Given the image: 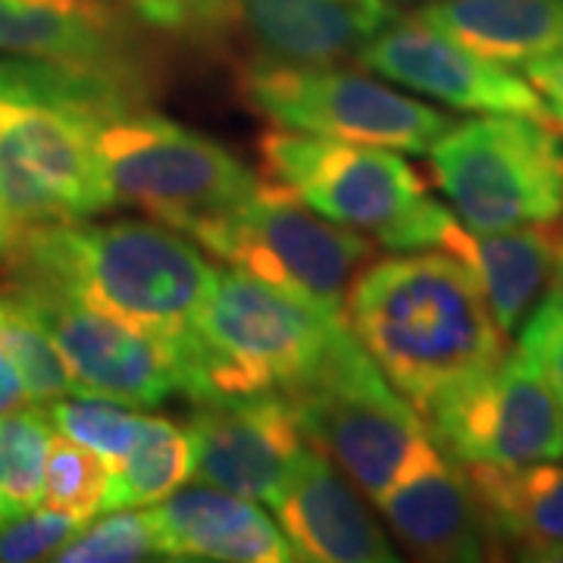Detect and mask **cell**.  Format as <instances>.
Listing matches in <instances>:
<instances>
[{"instance_id":"cell-1","label":"cell","mask_w":563,"mask_h":563,"mask_svg":"<svg viewBox=\"0 0 563 563\" xmlns=\"http://www.w3.org/2000/svg\"><path fill=\"white\" fill-rule=\"evenodd\" d=\"M344 320L420 413L507 354L476 276L444 251H398L363 266L347 285Z\"/></svg>"},{"instance_id":"cell-2","label":"cell","mask_w":563,"mask_h":563,"mask_svg":"<svg viewBox=\"0 0 563 563\" xmlns=\"http://www.w3.org/2000/svg\"><path fill=\"white\" fill-rule=\"evenodd\" d=\"M0 285H32L91 303L163 339H181L217 266L163 222H51L10 235Z\"/></svg>"},{"instance_id":"cell-3","label":"cell","mask_w":563,"mask_h":563,"mask_svg":"<svg viewBox=\"0 0 563 563\" xmlns=\"http://www.w3.org/2000/svg\"><path fill=\"white\" fill-rule=\"evenodd\" d=\"M351 335L344 313L295 298L242 269H217L195 325L176 339L191 404L291 395Z\"/></svg>"},{"instance_id":"cell-4","label":"cell","mask_w":563,"mask_h":563,"mask_svg":"<svg viewBox=\"0 0 563 563\" xmlns=\"http://www.w3.org/2000/svg\"><path fill=\"white\" fill-rule=\"evenodd\" d=\"M261 157L266 176L307 207L388 251H435L454 220L429 198L420 173L388 147L273 129L261 139Z\"/></svg>"},{"instance_id":"cell-5","label":"cell","mask_w":563,"mask_h":563,"mask_svg":"<svg viewBox=\"0 0 563 563\" xmlns=\"http://www.w3.org/2000/svg\"><path fill=\"white\" fill-rule=\"evenodd\" d=\"M288 404L307 442L339 463L369 501H383L442 451L420 410L385 379L354 332L310 383L288 395Z\"/></svg>"},{"instance_id":"cell-6","label":"cell","mask_w":563,"mask_h":563,"mask_svg":"<svg viewBox=\"0 0 563 563\" xmlns=\"http://www.w3.org/2000/svg\"><path fill=\"white\" fill-rule=\"evenodd\" d=\"M95 154L113 207L141 210L191 242L257 185V176L220 141L154 110L98 125Z\"/></svg>"},{"instance_id":"cell-7","label":"cell","mask_w":563,"mask_h":563,"mask_svg":"<svg viewBox=\"0 0 563 563\" xmlns=\"http://www.w3.org/2000/svg\"><path fill=\"white\" fill-rule=\"evenodd\" d=\"M432 179L473 232H498L563 213V154L551 122L483 113L451 122L429 151Z\"/></svg>"},{"instance_id":"cell-8","label":"cell","mask_w":563,"mask_h":563,"mask_svg":"<svg viewBox=\"0 0 563 563\" xmlns=\"http://www.w3.org/2000/svg\"><path fill=\"white\" fill-rule=\"evenodd\" d=\"M244 103L279 129L322 139L426 154L451 117L339 63H279L251 57L239 69Z\"/></svg>"},{"instance_id":"cell-9","label":"cell","mask_w":563,"mask_h":563,"mask_svg":"<svg viewBox=\"0 0 563 563\" xmlns=\"http://www.w3.org/2000/svg\"><path fill=\"white\" fill-rule=\"evenodd\" d=\"M195 242L217 261L335 313H344L347 285L373 254L366 235L325 220L269 176Z\"/></svg>"},{"instance_id":"cell-10","label":"cell","mask_w":563,"mask_h":563,"mask_svg":"<svg viewBox=\"0 0 563 563\" xmlns=\"http://www.w3.org/2000/svg\"><path fill=\"white\" fill-rule=\"evenodd\" d=\"M98 125L60 107L0 98V220L13 232L110 210Z\"/></svg>"},{"instance_id":"cell-11","label":"cell","mask_w":563,"mask_h":563,"mask_svg":"<svg viewBox=\"0 0 563 563\" xmlns=\"http://www.w3.org/2000/svg\"><path fill=\"white\" fill-rule=\"evenodd\" d=\"M422 420L457 463L523 466L563 457V407L520 347L426 410Z\"/></svg>"},{"instance_id":"cell-12","label":"cell","mask_w":563,"mask_h":563,"mask_svg":"<svg viewBox=\"0 0 563 563\" xmlns=\"http://www.w3.org/2000/svg\"><path fill=\"white\" fill-rule=\"evenodd\" d=\"M44 325L81 395H101L129 407H157L181 395L176 339L117 320L91 303L32 285H0Z\"/></svg>"},{"instance_id":"cell-13","label":"cell","mask_w":563,"mask_h":563,"mask_svg":"<svg viewBox=\"0 0 563 563\" xmlns=\"http://www.w3.org/2000/svg\"><path fill=\"white\" fill-rule=\"evenodd\" d=\"M354 60L391 85L413 95L442 101L466 113H514L551 122L542 95L517 76L507 63L476 54L435 25L413 16H398L373 41H366Z\"/></svg>"},{"instance_id":"cell-14","label":"cell","mask_w":563,"mask_h":563,"mask_svg":"<svg viewBox=\"0 0 563 563\" xmlns=\"http://www.w3.org/2000/svg\"><path fill=\"white\" fill-rule=\"evenodd\" d=\"M188 439L201 483L269 507L310 444L285 395L195 404Z\"/></svg>"},{"instance_id":"cell-15","label":"cell","mask_w":563,"mask_h":563,"mask_svg":"<svg viewBox=\"0 0 563 563\" xmlns=\"http://www.w3.org/2000/svg\"><path fill=\"white\" fill-rule=\"evenodd\" d=\"M276 520L301 561L317 563H395L398 554L357 485L339 466L307 444L288 485L273 504Z\"/></svg>"},{"instance_id":"cell-16","label":"cell","mask_w":563,"mask_h":563,"mask_svg":"<svg viewBox=\"0 0 563 563\" xmlns=\"http://www.w3.org/2000/svg\"><path fill=\"white\" fill-rule=\"evenodd\" d=\"M379 504L398 542L420 561L476 563L504 558L463 463L444 451L417 466Z\"/></svg>"},{"instance_id":"cell-17","label":"cell","mask_w":563,"mask_h":563,"mask_svg":"<svg viewBox=\"0 0 563 563\" xmlns=\"http://www.w3.org/2000/svg\"><path fill=\"white\" fill-rule=\"evenodd\" d=\"M151 523L163 561L220 563H295V544L257 504L217 485L176 488L154 504Z\"/></svg>"},{"instance_id":"cell-18","label":"cell","mask_w":563,"mask_h":563,"mask_svg":"<svg viewBox=\"0 0 563 563\" xmlns=\"http://www.w3.org/2000/svg\"><path fill=\"white\" fill-rule=\"evenodd\" d=\"M398 16L388 0H232L229 29L263 60L342 63Z\"/></svg>"},{"instance_id":"cell-19","label":"cell","mask_w":563,"mask_h":563,"mask_svg":"<svg viewBox=\"0 0 563 563\" xmlns=\"http://www.w3.org/2000/svg\"><path fill=\"white\" fill-rule=\"evenodd\" d=\"M0 54L32 60L151 63L117 0H0Z\"/></svg>"},{"instance_id":"cell-20","label":"cell","mask_w":563,"mask_h":563,"mask_svg":"<svg viewBox=\"0 0 563 563\" xmlns=\"http://www.w3.org/2000/svg\"><path fill=\"white\" fill-rule=\"evenodd\" d=\"M563 235L554 222H532L498 232H473L457 217L444 225V251L476 276L488 310L504 335L517 332L554 279V261Z\"/></svg>"},{"instance_id":"cell-21","label":"cell","mask_w":563,"mask_h":563,"mask_svg":"<svg viewBox=\"0 0 563 563\" xmlns=\"http://www.w3.org/2000/svg\"><path fill=\"white\" fill-rule=\"evenodd\" d=\"M0 98L60 107L66 113L103 125L151 110L157 98V73L151 63L13 57L0 60Z\"/></svg>"},{"instance_id":"cell-22","label":"cell","mask_w":563,"mask_h":563,"mask_svg":"<svg viewBox=\"0 0 563 563\" xmlns=\"http://www.w3.org/2000/svg\"><path fill=\"white\" fill-rule=\"evenodd\" d=\"M417 16L507 66L563 54V0H429Z\"/></svg>"},{"instance_id":"cell-23","label":"cell","mask_w":563,"mask_h":563,"mask_svg":"<svg viewBox=\"0 0 563 563\" xmlns=\"http://www.w3.org/2000/svg\"><path fill=\"white\" fill-rule=\"evenodd\" d=\"M501 551L523 542H563V466L463 463Z\"/></svg>"},{"instance_id":"cell-24","label":"cell","mask_w":563,"mask_h":563,"mask_svg":"<svg viewBox=\"0 0 563 563\" xmlns=\"http://www.w3.org/2000/svg\"><path fill=\"white\" fill-rule=\"evenodd\" d=\"M195 473L188 429L163 417H144L132 451L110 466V485L103 498L107 510L154 507L169 498Z\"/></svg>"},{"instance_id":"cell-25","label":"cell","mask_w":563,"mask_h":563,"mask_svg":"<svg viewBox=\"0 0 563 563\" xmlns=\"http://www.w3.org/2000/svg\"><path fill=\"white\" fill-rule=\"evenodd\" d=\"M51 442L54 426L38 407L25 404L0 417V488L10 517L41 507Z\"/></svg>"},{"instance_id":"cell-26","label":"cell","mask_w":563,"mask_h":563,"mask_svg":"<svg viewBox=\"0 0 563 563\" xmlns=\"http://www.w3.org/2000/svg\"><path fill=\"white\" fill-rule=\"evenodd\" d=\"M0 347L20 366L32 404H51L66 395H81L54 339L3 288H0Z\"/></svg>"},{"instance_id":"cell-27","label":"cell","mask_w":563,"mask_h":563,"mask_svg":"<svg viewBox=\"0 0 563 563\" xmlns=\"http://www.w3.org/2000/svg\"><path fill=\"white\" fill-rule=\"evenodd\" d=\"M57 435L85 444L98 457L117 466L139 439L144 413L139 407L101 398V395H66L44 410Z\"/></svg>"},{"instance_id":"cell-28","label":"cell","mask_w":563,"mask_h":563,"mask_svg":"<svg viewBox=\"0 0 563 563\" xmlns=\"http://www.w3.org/2000/svg\"><path fill=\"white\" fill-rule=\"evenodd\" d=\"M110 485V463L88 451L85 444L73 442L54 432L44 470V507L69 514L81 526L91 523L103 514V498Z\"/></svg>"},{"instance_id":"cell-29","label":"cell","mask_w":563,"mask_h":563,"mask_svg":"<svg viewBox=\"0 0 563 563\" xmlns=\"http://www.w3.org/2000/svg\"><path fill=\"white\" fill-rule=\"evenodd\" d=\"M51 561L139 563L163 561V551L151 514H139V507H125V510H107L103 520L81 526Z\"/></svg>"},{"instance_id":"cell-30","label":"cell","mask_w":563,"mask_h":563,"mask_svg":"<svg viewBox=\"0 0 563 563\" xmlns=\"http://www.w3.org/2000/svg\"><path fill=\"white\" fill-rule=\"evenodd\" d=\"M122 10L154 32L179 38H217L229 29L232 0H117Z\"/></svg>"},{"instance_id":"cell-31","label":"cell","mask_w":563,"mask_h":563,"mask_svg":"<svg viewBox=\"0 0 563 563\" xmlns=\"http://www.w3.org/2000/svg\"><path fill=\"white\" fill-rule=\"evenodd\" d=\"M81 529L79 520L54 507H35L0 526V561L25 563L54 558Z\"/></svg>"},{"instance_id":"cell-32","label":"cell","mask_w":563,"mask_h":563,"mask_svg":"<svg viewBox=\"0 0 563 563\" xmlns=\"http://www.w3.org/2000/svg\"><path fill=\"white\" fill-rule=\"evenodd\" d=\"M520 351L539 366L548 388L563 407V295L551 285L544 301L520 325Z\"/></svg>"},{"instance_id":"cell-33","label":"cell","mask_w":563,"mask_h":563,"mask_svg":"<svg viewBox=\"0 0 563 563\" xmlns=\"http://www.w3.org/2000/svg\"><path fill=\"white\" fill-rule=\"evenodd\" d=\"M523 76L542 95L544 107L558 129H563V54L523 63Z\"/></svg>"},{"instance_id":"cell-34","label":"cell","mask_w":563,"mask_h":563,"mask_svg":"<svg viewBox=\"0 0 563 563\" xmlns=\"http://www.w3.org/2000/svg\"><path fill=\"white\" fill-rule=\"evenodd\" d=\"M25 404H32L29 385L22 379L20 366L10 361V354L0 347V417L10 410H20Z\"/></svg>"},{"instance_id":"cell-35","label":"cell","mask_w":563,"mask_h":563,"mask_svg":"<svg viewBox=\"0 0 563 563\" xmlns=\"http://www.w3.org/2000/svg\"><path fill=\"white\" fill-rule=\"evenodd\" d=\"M510 558L532 563H563V542H523L510 551Z\"/></svg>"},{"instance_id":"cell-36","label":"cell","mask_w":563,"mask_h":563,"mask_svg":"<svg viewBox=\"0 0 563 563\" xmlns=\"http://www.w3.org/2000/svg\"><path fill=\"white\" fill-rule=\"evenodd\" d=\"M554 288H558V291H561L563 295V242H561V247H558V261H554Z\"/></svg>"},{"instance_id":"cell-37","label":"cell","mask_w":563,"mask_h":563,"mask_svg":"<svg viewBox=\"0 0 563 563\" xmlns=\"http://www.w3.org/2000/svg\"><path fill=\"white\" fill-rule=\"evenodd\" d=\"M7 244H10V229L0 220V261H3V254H7Z\"/></svg>"},{"instance_id":"cell-38","label":"cell","mask_w":563,"mask_h":563,"mask_svg":"<svg viewBox=\"0 0 563 563\" xmlns=\"http://www.w3.org/2000/svg\"><path fill=\"white\" fill-rule=\"evenodd\" d=\"M7 520H13V517H10V507L3 501V488H0V526L7 523Z\"/></svg>"}]
</instances>
